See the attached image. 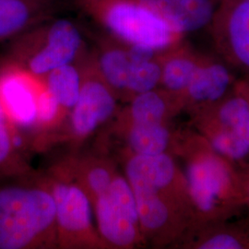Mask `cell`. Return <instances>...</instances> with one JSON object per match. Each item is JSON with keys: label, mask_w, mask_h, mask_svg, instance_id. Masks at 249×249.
I'll return each instance as SVG.
<instances>
[{"label": "cell", "mask_w": 249, "mask_h": 249, "mask_svg": "<svg viewBox=\"0 0 249 249\" xmlns=\"http://www.w3.org/2000/svg\"><path fill=\"white\" fill-rule=\"evenodd\" d=\"M124 176L133 189L146 245L178 248L195 223L187 178L171 153H126Z\"/></svg>", "instance_id": "6da1fadb"}, {"label": "cell", "mask_w": 249, "mask_h": 249, "mask_svg": "<svg viewBox=\"0 0 249 249\" xmlns=\"http://www.w3.org/2000/svg\"><path fill=\"white\" fill-rule=\"evenodd\" d=\"M172 154L182 161L187 178L195 213L192 228L230 221L245 209L242 170L213 149L190 125L178 128Z\"/></svg>", "instance_id": "7a4b0ae2"}, {"label": "cell", "mask_w": 249, "mask_h": 249, "mask_svg": "<svg viewBox=\"0 0 249 249\" xmlns=\"http://www.w3.org/2000/svg\"><path fill=\"white\" fill-rule=\"evenodd\" d=\"M56 246L55 203L50 189L21 180L0 184V249Z\"/></svg>", "instance_id": "3957f363"}, {"label": "cell", "mask_w": 249, "mask_h": 249, "mask_svg": "<svg viewBox=\"0 0 249 249\" xmlns=\"http://www.w3.org/2000/svg\"><path fill=\"white\" fill-rule=\"evenodd\" d=\"M107 35L128 47L160 53L186 39L145 0H72Z\"/></svg>", "instance_id": "277c9868"}, {"label": "cell", "mask_w": 249, "mask_h": 249, "mask_svg": "<svg viewBox=\"0 0 249 249\" xmlns=\"http://www.w3.org/2000/svg\"><path fill=\"white\" fill-rule=\"evenodd\" d=\"M83 53L80 29L57 16L11 40L3 58L42 79L57 68L77 62Z\"/></svg>", "instance_id": "5b68a950"}, {"label": "cell", "mask_w": 249, "mask_h": 249, "mask_svg": "<svg viewBox=\"0 0 249 249\" xmlns=\"http://www.w3.org/2000/svg\"><path fill=\"white\" fill-rule=\"evenodd\" d=\"M189 125L239 169L249 166V102L237 80L225 97L189 116Z\"/></svg>", "instance_id": "8992f818"}, {"label": "cell", "mask_w": 249, "mask_h": 249, "mask_svg": "<svg viewBox=\"0 0 249 249\" xmlns=\"http://www.w3.org/2000/svg\"><path fill=\"white\" fill-rule=\"evenodd\" d=\"M92 204L104 246L122 249L146 246L133 189L124 176H115L107 192Z\"/></svg>", "instance_id": "52a82bcc"}, {"label": "cell", "mask_w": 249, "mask_h": 249, "mask_svg": "<svg viewBox=\"0 0 249 249\" xmlns=\"http://www.w3.org/2000/svg\"><path fill=\"white\" fill-rule=\"evenodd\" d=\"M55 203L57 246L63 249H101L92 223V201L79 184L58 181L50 188Z\"/></svg>", "instance_id": "ba28073f"}, {"label": "cell", "mask_w": 249, "mask_h": 249, "mask_svg": "<svg viewBox=\"0 0 249 249\" xmlns=\"http://www.w3.org/2000/svg\"><path fill=\"white\" fill-rule=\"evenodd\" d=\"M208 30L217 54L249 77V0H220Z\"/></svg>", "instance_id": "9c48e42d"}, {"label": "cell", "mask_w": 249, "mask_h": 249, "mask_svg": "<svg viewBox=\"0 0 249 249\" xmlns=\"http://www.w3.org/2000/svg\"><path fill=\"white\" fill-rule=\"evenodd\" d=\"M79 64L81 87L71 121L73 134L85 139L114 116L116 103L115 92L100 74L94 56L84 53Z\"/></svg>", "instance_id": "30bf717a"}, {"label": "cell", "mask_w": 249, "mask_h": 249, "mask_svg": "<svg viewBox=\"0 0 249 249\" xmlns=\"http://www.w3.org/2000/svg\"><path fill=\"white\" fill-rule=\"evenodd\" d=\"M43 87V79L0 59V101L20 133L37 126V98Z\"/></svg>", "instance_id": "8fae6325"}, {"label": "cell", "mask_w": 249, "mask_h": 249, "mask_svg": "<svg viewBox=\"0 0 249 249\" xmlns=\"http://www.w3.org/2000/svg\"><path fill=\"white\" fill-rule=\"evenodd\" d=\"M239 78L218 54L203 53L202 59L180 98L182 111L190 116L211 107L231 91Z\"/></svg>", "instance_id": "7c38bea8"}, {"label": "cell", "mask_w": 249, "mask_h": 249, "mask_svg": "<svg viewBox=\"0 0 249 249\" xmlns=\"http://www.w3.org/2000/svg\"><path fill=\"white\" fill-rule=\"evenodd\" d=\"M66 7V0H0V43L57 17Z\"/></svg>", "instance_id": "4fadbf2b"}, {"label": "cell", "mask_w": 249, "mask_h": 249, "mask_svg": "<svg viewBox=\"0 0 249 249\" xmlns=\"http://www.w3.org/2000/svg\"><path fill=\"white\" fill-rule=\"evenodd\" d=\"M158 56L161 69L160 87L180 102L181 96L200 64L203 53L196 50L184 39L158 53Z\"/></svg>", "instance_id": "5bb4252c"}, {"label": "cell", "mask_w": 249, "mask_h": 249, "mask_svg": "<svg viewBox=\"0 0 249 249\" xmlns=\"http://www.w3.org/2000/svg\"><path fill=\"white\" fill-rule=\"evenodd\" d=\"M145 1L185 36L208 29L220 2V0Z\"/></svg>", "instance_id": "9a60e30c"}, {"label": "cell", "mask_w": 249, "mask_h": 249, "mask_svg": "<svg viewBox=\"0 0 249 249\" xmlns=\"http://www.w3.org/2000/svg\"><path fill=\"white\" fill-rule=\"evenodd\" d=\"M182 107L177 97L158 87L134 96L124 109L120 123L129 124H170L182 114Z\"/></svg>", "instance_id": "2e32d148"}, {"label": "cell", "mask_w": 249, "mask_h": 249, "mask_svg": "<svg viewBox=\"0 0 249 249\" xmlns=\"http://www.w3.org/2000/svg\"><path fill=\"white\" fill-rule=\"evenodd\" d=\"M177 249H249V229L230 221L200 224L187 232Z\"/></svg>", "instance_id": "e0dca14e"}, {"label": "cell", "mask_w": 249, "mask_h": 249, "mask_svg": "<svg viewBox=\"0 0 249 249\" xmlns=\"http://www.w3.org/2000/svg\"><path fill=\"white\" fill-rule=\"evenodd\" d=\"M103 79L115 94H125L132 59L129 47L109 35L99 36L98 50L93 55Z\"/></svg>", "instance_id": "ac0fdd59"}, {"label": "cell", "mask_w": 249, "mask_h": 249, "mask_svg": "<svg viewBox=\"0 0 249 249\" xmlns=\"http://www.w3.org/2000/svg\"><path fill=\"white\" fill-rule=\"evenodd\" d=\"M127 153L158 155L173 153L178 128L172 124L120 123ZM173 155V154H172Z\"/></svg>", "instance_id": "d6986e66"}, {"label": "cell", "mask_w": 249, "mask_h": 249, "mask_svg": "<svg viewBox=\"0 0 249 249\" xmlns=\"http://www.w3.org/2000/svg\"><path fill=\"white\" fill-rule=\"evenodd\" d=\"M24 140L0 101V178L26 174Z\"/></svg>", "instance_id": "ffe728a7"}, {"label": "cell", "mask_w": 249, "mask_h": 249, "mask_svg": "<svg viewBox=\"0 0 249 249\" xmlns=\"http://www.w3.org/2000/svg\"><path fill=\"white\" fill-rule=\"evenodd\" d=\"M45 87L64 109H72L76 105L81 87V71L79 60L57 68L44 78Z\"/></svg>", "instance_id": "44dd1931"}, {"label": "cell", "mask_w": 249, "mask_h": 249, "mask_svg": "<svg viewBox=\"0 0 249 249\" xmlns=\"http://www.w3.org/2000/svg\"><path fill=\"white\" fill-rule=\"evenodd\" d=\"M124 96L133 98L160 86L161 69L158 53L146 58H133Z\"/></svg>", "instance_id": "7402d4cb"}, {"label": "cell", "mask_w": 249, "mask_h": 249, "mask_svg": "<svg viewBox=\"0 0 249 249\" xmlns=\"http://www.w3.org/2000/svg\"><path fill=\"white\" fill-rule=\"evenodd\" d=\"M78 183L93 202L107 192L116 173L110 164L101 160H88L80 163Z\"/></svg>", "instance_id": "603a6c76"}, {"label": "cell", "mask_w": 249, "mask_h": 249, "mask_svg": "<svg viewBox=\"0 0 249 249\" xmlns=\"http://www.w3.org/2000/svg\"><path fill=\"white\" fill-rule=\"evenodd\" d=\"M62 109L44 83V87L40 90L37 98V126H48L54 124L59 118Z\"/></svg>", "instance_id": "cb8c5ba5"}, {"label": "cell", "mask_w": 249, "mask_h": 249, "mask_svg": "<svg viewBox=\"0 0 249 249\" xmlns=\"http://www.w3.org/2000/svg\"><path fill=\"white\" fill-rule=\"evenodd\" d=\"M244 178V196H245V209L249 211V165L242 170Z\"/></svg>", "instance_id": "d4e9b609"}, {"label": "cell", "mask_w": 249, "mask_h": 249, "mask_svg": "<svg viewBox=\"0 0 249 249\" xmlns=\"http://www.w3.org/2000/svg\"><path fill=\"white\" fill-rule=\"evenodd\" d=\"M237 84L242 89V91L245 93L249 102V77L246 76H239L237 80Z\"/></svg>", "instance_id": "484cf974"}]
</instances>
